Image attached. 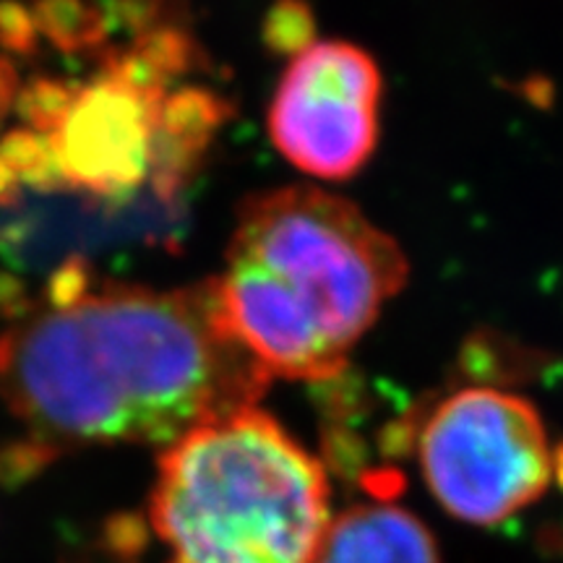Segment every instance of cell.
I'll return each instance as SVG.
<instances>
[{
	"instance_id": "obj_1",
	"label": "cell",
	"mask_w": 563,
	"mask_h": 563,
	"mask_svg": "<svg viewBox=\"0 0 563 563\" xmlns=\"http://www.w3.org/2000/svg\"><path fill=\"white\" fill-rule=\"evenodd\" d=\"M269 382L232 334L214 279L154 290L68 262L0 332V399L24 435L19 464L110 443L165 449L256 407Z\"/></svg>"
},
{
	"instance_id": "obj_2",
	"label": "cell",
	"mask_w": 563,
	"mask_h": 563,
	"mask_svg": "<svg viewBox=\"0 0 563 563\" xmlns=\"http://www.w3.org/2000/svg\"><path fill=\"white\" fill-rule=\"evenodd\" d=\"M87 53L84 74H19L0 129V203L63 191L110 209L175 201L224 121L203 84H183L196 45L178 21Z\"/></svg>"
},
{
	"instance_id": "obj_3",
	"label": "cell",
	"mask_w": 563,
	"mask_h": 563,
	"mask_svg": "<svg viewBox=\"0 0 563 563\" xmlns=\"http://www.w3.org/2000/svg\"><path fill=\"white\" fill-rule=\"evenodd\" d=\"M399 245L321 188L258 194L214 277L232 334L269 376L327 382L402 290Z\"/></svg>"
},
{
	"instance_id": "obj_4",
	"label": "cell",
	"mask_w": 563,
	"mask_h": 563,
	"mask_svg": "<svg viewBox=\"0 0 563 563\" xmlns=\"http://www.w3.org/2000/svg\"><path fill=\"white\" fill-rule=\"evenodd\" d=\"M329 522L327 470L256 407L159 456L150 525L167 563H316Z\"/></svg>"
},
{
	"instance_id": "obj_5",
	"label": "cell",
	"mask_w": 563,
	"mask_h": 563,
	"mask_svg": "<svg viewBox=\"0 0 563 563\" xmlns=\"http://www.w3.org/2000/svg\"><path fill=\"white\" fill-rule=\"evenodd\" d=\"M418 456L439 504L470 525L506 522L538 501L553 475L540 412L490 386L443 399L422 426Z\"/></svg>"
},
{
	"instance_id": "obj_6",
	"label": "cell",
	"mask_w": 563,
	"mask_h": 563,
	"mask_svg": "<svg viewBox=\"0 0 563 563\" xmlns=\"http://www.w3.org/2000/svg\"><path fill=\"white\" fill-rule=\"evenodd\" d=\"M382 70L350 42H311L295 53L269 108L282 157L321 180H347L378 141Z\"/></svg>"
},
{
	"instance_id": "obj_7",
	"label": "cell",
	"mask_w": 563,
	"mask_h": 563,
	"mask_svg": "<svg viewBox=\"0 0 563 563\" xmlns=\"http://www.w3.org/2000/svg\"><path fill=\"white\" fill-rule=\"evenodd\" d=\"M316 563H441L431 530L402 506L357 504L332 519Z\"/></svg>"
},
{
	"instance_id": "obj_8",
	"label": "cell",
	"mask_w": 563,
	"mask_h": 563,
	"mask_svg": "<svg viewBox=\"0 0 563 563\" xmlns=\"http://www.w3.org/2000/svg\"><path fill=\"white\" fill-rule=\"evenodd\" d=\"M266 42L274 51L300 53L313 42V13L302 0H277L266 19Z\"/></svg>"
},
{
	"instance_id": "obj_9",
	"label": "cell",
	"mask_w": 563,
	"mask_h": 563,
	"mask_svg": "<svg viewBox=\"0 0 563 563\" xmlns=\"http://www.w3.org/2000/svg\"><path fill=\"white\" fill-rule=\"evenodd\" d=\"M3 118H5V97H3V89H0V129H3Z\"/></svg>"
}]
</instances>
